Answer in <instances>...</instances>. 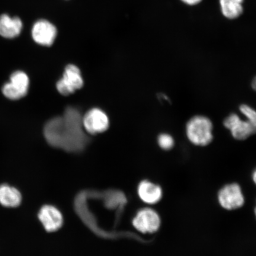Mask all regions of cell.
Returning a JSON list of instances; mask_svg holds the SVG:
<instances>
[{"label": "cell", "mask_w": 256, "mask_h": 256, "mask_svg": "<svg viewBox=\"0 0 256 256\" xmlns=\"http://www.w3.org/2000/svg\"><path fill=\"white\" fill-rule=\"evenodd\" d=\"M44 136L50 145L68 152H79L88 142L81 114L72 107L67 108L62 116L48 122L44 128Z\"/></svg>", "instance_id": "obj_1"}, {"label": "cell", "mask_w": 256, "mask_h": 256, "mask_svg": "<svg viewBox=\"0 0 256 256\" xmlns=\"http://www.w3.org/2000/svg\"><path fill=\"white\" fill-rule=\"evenodd\" d=\"M186 136L194 146H206L214 140V124L210 118L204 115H195L186 124Z\"/></svg>", "instance_id": "obj_2"}, {"label": "cell", "mask_w": 256, "mask_h": 256, "mask_svg": "<svg viewBox=\"0 0 256 256\" xmlns=\"http://www.w3.org/2000/svg\"><path fill=\"white\" fill-rule=\"evenodd\" d=\"M223 126L230 130L236 140H244L254 136L256 132V126L248 120H242L236 114H231L223 121Z\"/></svg>", "instance_id": "obj_3"}, {"label": "cell", "mask_w": 256, "mask_h": 256, "mask_svg": "<svg viewBox=\"0 0 256 256\" xmlns=\"http://www.w3.org/2000/svg\"><path fill=\"white\" fill-rule=\"evenodd\" d=\"M30 79L26 74L22 72H14L10 76V81L3 86L2 92L10 100H18L27 94Z\"/></svg>", "instance_id": "obj_4"}, {"label": "cell", "mask_w": 256, "mask_h": 256, "mask_svg": "<svg viewBox=\"0 0 256 256\" xmlns=\"http://www.w3.org/2000/svg\"><path fill=\"white\" fill-rule=\"evenodd\" d=\"M82 86L81 72L78 66L71 64L66 66L63 78L57 82L56 88L60 94L68 96L81 88Z\"/></svg>", "instance_id": "obj_5"}, {"label": "cell", "mask_w": 256, "mask_h": 256, "mask_svg": "<svg viewBox=\"0 0 256 256\" xmlns=\"http://www.w3.org/2000/svg\"><path fill=\"white\" fill-rule=\"evenodd\" d=\"M82 126L92 135L104 132L110 126V120L104 113L99 108H92L82 118Z\"/></svg>", "instance_id": "obj_6"}, {"label": "cell", "mask_w": 256, "mask_h": 256, "mask_svg": "<svg viewBox=\"0 0 256 256\" xmlns=\"http://www.w3.org/2000/svg\"><path fill=\"white\" fill-rule=\"evenodd\" d=\"M32 35L35 42L42 46H52L57 35L55 26L46 20H38L34 25Z\"/></svg>", "instance_id": "obj_7"}, {"label": "cell", "mask_w": 256, "mask_h": 256, "mask_svg": "<svg viewBox=\"0 0 256 256\" xmlns=\"http://www.w3.org/2000/svg\"><path fill=\"white\" fill-rule=\"evenodd\" d=\"M133 226L143 233L155 232L160 228V219L156 211L146 208L139 211L133 220Z\"/></svg>", "instance_id": "obj_8"}, {"label": "cell", "mask_w": 256, "mask_h": 256, "mask_svg": "<svg viewBox=\"0 0 256 256\" xmlns=\"http://www.w3.org/2000/svg\"><path fill=\"white\" fill-rule=\"evenodd\" d=\"M218 200L220 206L228 210L238 209L244 202L241 188L238 184L226 186L220 192Z\"/></svg>", "instance_id": "obj_9"}, {"label": "cell", "mask_w": 256, "mask_h": 256, "mask_svg": "<svg viewBox=\"0 0 256 256\" xmlns=\"http://www.w3.org/2000/svg\"><path fill=\"white\" fill-rule=\"evenodd\" d=\"M38 216L44 229L48 232H56L62 225V214L53 206H46L42 208Z\"/></svg>", "instance_id": "obj_10"}, {"label": "cell", "mask_w": 256, "mask_h": 256, "mask_svg": "<svg viewBox=\"0 0 256 256\" xmlns=\"http://www.w3.org/2000/svg\"><path fill=\"white\" fill-rule=\"evenodd\" d=\"M23 23L20 18L11 17L7 14L0 16V35L8 39H12L20 34Z\"/></svg>", "instance_id": "obj_11"}, {"label": "cell", "mask_w": 256, "mask_h": 256, "mask_svg": "<svg viewBox=\"0 0 256 256\" xmlns=\"http://www.w3.org/2000/svg\"><path fill=\"white\" fill-rule=\"evenodd\" d=\"M138 194L144 202L154 204L161 200L162 190L158 186L148 181H143L139 185Z\"/></svg>", "instance_id": "obj_12"}, {"label": "cell", "mask_w": 256, "mask_h": 256, "mask_svg": "<svg viewBox=\"0 0 256 256\" xmlns=\"http://www.w3.org/2000/svg\"><path fill=\"white\" fill-rule=\"evenodd\" d=\"M22 195L17 188L8 184L0 185V204L7 208L20 206Z\"/></svg>", "instance_id": "obj_13"}, {"label": "cell", "mask_w": 256, "mask_h": 256, "mask_svg": "<svg viewBox=\"0 0 256 256\" xmlns=\"http://www.w3.org/2000/svg\"><path fill=\"white\" fill-rule=\"evenodd\" d=\"M244 0H220V10L224 17L234 19L239 17L243 11Z\"/></svg>", "instance_id": "obj_14"}, {"label": "cell", "mask_w": 256, "mask_h": 256, "mask_svg": "<svg viewBox=\"0 0 256 256\" xmlns=\"http://www.w3.org/2000/svg\"><path fill=\"white\" fill-rule=\"evenodd\" d=\"M158 144L160 148L168 151L174 148L175 142L174 136L170 134L161 133L158 136Z\"/></svg>", "instance_id": "obj_15"}, {"label": "cell", "mask_w": 256, "mask_h": 256, "mask_svg": "<svg viewBox=\"0 0 256 256\" xmlns=\"http://www.w3.org/2000/svg\"><path fill=\"white\" fill-rule=\"evenodd\" d=\"M239 110L246 120L256 126V112L254 108L247 104H242L240 106Z\"/></svg>", "instance_id": "obj_16"}, {"label": "cell", "mask_w": 256, "mask_h": 256, "mask_svg": "<svg viewBox=\"0 0 256 256\" xmlns=\"http://www.w3.org/2000/svg\"><path fill=\"white\" fill-rule=\"evenodd\" d=\"M181 1L186 4L194 6L199 4L202 2V0H181Z\"/></svg>", "instance_id": "obj_17"}, {"label": "cell", "mask_w": 256, "mask_h": 256, "mask_svg": "<svg viewBox=\"0 0 256 256\" xmlns=\"http://www.w3.org/2000/svg\"><path fill=\"white\" fill-rule=\"evenodd\" d=\"M158 98L162 99V100L170 102L169 98L168 97L167 95L163 94H158Z\"/></svg>", "instance_id": "obj_18"}, {"label": "cell", "mask_w": 256, "mask_h": 256, "mask_svg": "<svg viewBox=\"0 0 256 256\" xmlns=\"http://www.w3.org/2000/svg\"><path fill=\"white\" fill-rule=\"evenodd\" d=\"M251 85H252V89H254V90H255L256 87V78H254L252 79Z\"/></svg>", "instance_id": "obj_19"}]
</instances>
